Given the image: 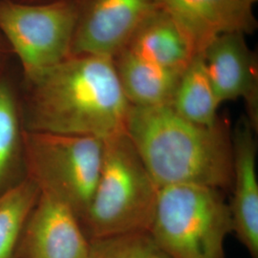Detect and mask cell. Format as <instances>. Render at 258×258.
<instances>
[{
  "label": "cell",
  "instance_id": "16",
  "mask_svg": "<svg viewBox=\"0 0 258 258\" xmlns=\"http://www.w3.org/2000/svg\"><path fill=\"white\" fill-rule=\"evenodd\" d=\"M39 195L37 186L27 179L0 195V258H16L22 232Z\"/></svg>",
  "mask_w": 258,
  "mask_h": 258
},
{
  "label": "cell",
  "instance_id": "15",
  "mask_svg": "<svg viewBox=\"0 0 258 258\" xmlns=\"http://www.w3.org/2000/svg\"><path fill=\"white\" fill-rule=\"evenodd\" d=\"M170 106L194 123L213 126L219 122L220 106L208 74L203 55H196L185 68L176 87Z\"/></svg>",
  "mask_w": 258,
  "mask_h": 258
},
{
  "label": "cell",
  "instance_id": "13",
  "mask_svg": "<svg viewBox=\"0 0 258 258\" xmlns=\"http://www.w3.org/2000/svg\"><path fill=\"white\" fill-rule=\"evenodd\" d=\"M124 49L152 63L179 72H184L196 56L183 31L158 7L140 24Z\"/></svg>",
  "mask_w": 258,
  "mask_h": 258
},
{
  "label": "cell",
  "instance_id": "12",
  "mask_svg": "<svg viewBox=\"0 0 258 258\" xmlns=\"http://www.w3.org/2000/svg\"><path fill=\"white\" fill-rule=\"evenodd\" d=\"M20 75L12 63L0 71V195L26 179Z\"/></svg>",
  "mask_w": 258,
  "mask_h": 258
},
{
  "label": "cell",
  "instance_id": "20",
  "mask_svg": "<svg viewBox=\"0 0 258 258\" xmlns=\"http://www.w3.org/2000/svg\"><path fill=\"white\" fill-rule=\"evenodd\" d=\"M245 1H247V2L249 3L250 5H252V6H253V5H254V4L257 2L258 0H245Z\"/></svg>",
  "mask_w": 258,
  "mask_h": 258
},
{
  "label": "cell",
  "instance_id": "4",
  "mask_svg": "<svg viewBox=\"0 0 258 258\" xmlns=\"http://www.w3.org/2000/svg\"><path fill=\"white\" fill-rule=\"evenodd\" d=\"M233 232L229 204L221 190L199 184L160 188L149 233L170 258H226Z\"/></svg>",
  "mask_w": 258,
  "mask_h": 258
},
{
  "label": "cell",
  "instance_id": "18",
  "mask_svg": "<svg viewBox=\"0 0 258 258\" xmlns=\"http://www.w3.org/2000/svg\"><path fill=\"white\" fill-rule=\"evenodd\" d=\"M14 58L11 49L8 46L2 33L0 32V71L12 63Z\"/></svg>",
  "mask_w": 258,
  "mask_h": 258
},
{
  "label": "cell",
  "instance_id": "1",
  "mask_svg": "<svg viewBox=\"0 0 258 258\" xmlns=\"http://www.w3.org/2000/svg\"><path fill=\"white\" fill-rule=\"evenodd\" d=\"M27 131L108 139L126 133L131 104L112 57L71 55L31 74H20Z\"/></svg>",
  "mask_w": 258,
  "mask_h": 258
},
{
  "label": "cell",
  "instance_id": "11",
  "mask_svg": "<svg viewBox=\"0 0 258 258\" xmlns=\"http://www.w3.org/2000/svg\"><path fill=\"white\" fill-rule=\"evenodd\" d=\"M257 130L243 117L231 133L233 172L229 204L233 232L251 258H258Z\"/></svg>",
  "mask_w": 258,
  "mask_h": 258
},
{
  "label": "cell",
  "instance_id": "17",
  "mask_svg": "<svg viewBox=\"0 0 258 258\" xmlns=\"http://www.w3.org/2000/svg\"><path fill=\"white\" fill-rule=\"evenodd\" d=\"M88 258H170L148 231L90 240Z\"/></svg>",
  "mask_w": 258,
  "mask_h": 258
},
{
  "label": "cell",
  "instance_id": "2",
  "mask_svg": "<svg viewBox=\"0 0 258 258\" xmlns=\"http://www.w3.org/2000/svg\"><path fill=\"white\" fill-rule=\"evenodd\" d=\"M126 134L160 187L199 184L219 190L231 187V131L219 120L213 126L194 123L170 104L132 106Z\"/></svg>",
  "mask_w": 258,
  "mask_h": 258
},
{
  "label": "cell",
  "instance_id": "9",
  "mask_svg": "<svg viewBox=\"0 0 258 258\" xmlns=\"http://www.w3.org/2000/svg\"><path fill=\"white\" fill-rule=\"evenodd\" d=\"M90 240L68 207L40 194L19 241L16 258H88Z\"/></svg>",
  "mask_w": 258,
  "mask_h": 258
},
{
  "label": "cell",
  "instance_id": "5",
  "mask_svg": "<svg viewBox=\"0 0 258 258\" xmlns=\"http://www.w3.org/2000/svg\"><path fill=\"white\" fill-rule=\"evenodd\" d=\"M103 150L101 139L26 130V179L39 194L68 207L81 222L99 180Z\"/></svg>",
  "mask_w": 258,
  "mask_h": 258
},
{
  "label": "cell",
  "instance_id": "7",
  "mask_svg": "<svg viewBox=\"0 0 258 258\" xmlns=\"http://www.w3.org/2000/svg\"><path fill=\"white\" fill-rule=\"evenodd\" d=\"M77 20L71 55L114 58L140 24L157 8L156 0H76Z\"/></svg>",
  "mask_w": 258,
  "mask_h": 258
},
{
  "label": "cell",
  "instance_id": "8",
  "mask_svg": "<svg viewBox=\"0 0 258 258\" xmlns=\"http://www.w3.org/2000/svg\"><path fill=\"white\" fill-rule=\"evenodd\" d=\"M246 36L230 33L216 37L203 56L219 104L242 99L246 105V118L257 130L258 59Z\"/></svg>",
  "mask_w": 258,
  "mask_h": 258
},
{
  "label": "cell",
  "instance_id": "19",
  "mask_svg": "<svg viewBox=\"0 0 258 258\" xmlns=\"http://www.w3.org/2000/svg\"><path fill=\"white\" fill-rule=\"evenodd\" d=\"M9 1L14 3H19V4H46V3H52L60 0H4Z\"/></svg>",
  "mask_w": 258,
  "mask_h": 258
},
{
  "label": "cell",
  "instance_id": "6",
  "mask_svg": "<svg viewBox=\"0 0 258 258\" xmlns=\"http://www.w3.org/2000/svg\"><path fill=\"white\" fill-rule=\"evenodd\" d=\"M77 20L76 0L19 4L0 0V32L20 74L34 73L68 57Z\"/></svg>",
  "mask_w": 258,
  "mask_h": 258
},
{
  "label": "cell",
  "instance_id": "10",
  "mask_svg": "<svg viewBox=\"0 0 258 258\" xmlns=\"http://www.w3.org/2000/svg\"><path fill=\"white\" fill-rule=\"evenodd\" d=\"M183 31L195 55H203L216 37L249 35L257 28L253 6L245 0H156Z\"/></svg>",
  "mask_w": 258,
  "mask_h": 258
},
{
  "label": "cell",
  "instance_id": "14",
  "mask_svg": "<svg viewBox=\"0 0 258 258\" xmlns=\"http://www.w3.org/2000/svg\"><path fill=\"white\" fill-rule=\"evenodd\" d=\"M113 60L121 89L132 106L171 103L183 72L152 63L126 49Z\"/></svg>",
  "mask_w": 258,
  "mask_h": 258
},
{
  "label": "cell",
  "instance_id": "3",
  "mask_svg": "<svg viewBox=\"0 0 258 258\" xmlns=\"http://www.w3.org/2000/svg\"><path fill=\"white\" fill-rule=\"evenodd\" d=\"M160 188L126 133L104 141L99 180L81 221L88 239L149 232Z\"/></svg>",
  "mask_w": 258,
  "mask_h": 258
}]
</instances>
